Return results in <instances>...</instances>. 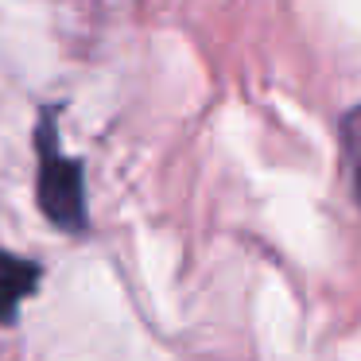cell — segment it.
<instances>
[{"label":"cell","instance_id":"cell-1","mask_svg":"<svg viewBox=\"0 0 361 361\" xmlns=\"http://www.w3.org/2000/svg\"><path fill=\"white\" fill-rule=\"evenodd\" d=\"M35 152H39V210L55 221L59 229H82L86 226V190H82V164L59 152L55 136V113H43L35 128Z\"/></svg>","mask_w":361,"mask_h":361},{"label":"cell","instance_id":"cell-2","mask_svg":"<svg viewBox=\"0 0 361 361\" xmlns=\"http://www.w3.org/2000/svg\"><path fill=\"white\" fill-rule=\"evenodd\" d=\"M43 268L32 264L24 257H12V252H0V322L12 326L24 307V299H32L35 283H39Z\"/></svg>","mask_w":361,"mask_h":361},{"label":"cell","instance_id":"cell-3","mask_svg":"<svg viewBox=\"0 0 361 361\" xmlns=\"http://www.w3.org/2000/svg\"><path fill=\"white\" fill-rule=\"evenodd\" d=\"M342 148H345V159H350L357 198H361V105L353 113H345V121H342Z\"/></svg>","mask_w":361,"mask_h":361}]
</instances>
